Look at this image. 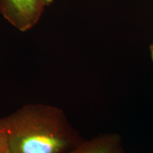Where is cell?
<instances>
[{
    "mask_svg": "<svg viewBox=\"0 0 153 153\" xmlns=\"http://www.w3.org/2000/svg\"><path fill=\"white\" fill-rule=\"evenodd\" d=\"M54 1L55 0H43L45 7H49V6H51L53 2H54Z\"/></svg>",
    "mask_w": 153,
    "mask_h": 153,
    "instance_id": "5b68a950",
    "label": "cell"
},
{
    "mask_svg": "<svg viewBox=\"0 0 153 153\" xmlns=\"http://www.w3.org/2000/svg\"><path fill=\"white\" fill-rule=\"evenodd\" d=\"M43 0H0V13L15 28L26 32L33 28L44 12Z\"/></svg>",
    "mask_w": 153,
    "mask_h": 153,
    "instance_id": "7a4b0ae2",
    "label": "cell"
},
{
    "mask_svg": "<svg viewBox=\"0 0 153 153\" xmlns=\"http://www.w3.org/2000/svg\"><path fill=\"white\" fill-rule=\"evenodd\" d=\"M7 148V137L2 130L0 129V153H4Z\"/></svg>",
    "mask_w": 153,
    "mask_h": 153,
    "instance_id": "277c9868",
    "label": "cell"
},
{
    "mask_svg": "<svg viewBox=\"0 0 153 153\" xmlns=\"http://www.w3.org/2000/svg\"><path fill=\"white\" fill-rule=\"evenodd\" d=\"M66 153H123L118 134H104L82 142Z\"/></svg>",
    "mask_w": 153,
    "mask_h": 153,
    "instance_id": "3957f363",
    "label": "cell"
},
{
    "mask_svg": "<svg viewBox=\"0 0 153 153\" xmlns=\"http://www.w3.org/2000/svg\"><path fill=\"white\" fill-rule=\"evenodd\" d=\"M10 153H66L82 143L63 111L28 104L0 118Z\"/></svg>",
    "mask_w": 153,
    "mask_h": 153,
    "instance_id": "6da1fadb",
    "label": "cell"
},
{
    "mask_svg": "<svg viewBox=\"0 0 153 153\" xmlns=\"http://www.w3.org/2000/svg\"><path fill=\"white\" fill-rule=\"evenodd\" d=\"M4 153H10V152H9V150H8V148H7V150H6V151H5V152H4Z\"/></svg>",
    "mask_w": 153,
    "mask_h": 153,
    "instance_id": "52a82bcc",
    "label": "cell"
},
{
    "mask_svg": "<svg viewBox=\"0 0 153 153\" xmlns=\"http://www.w3.org/2000/svg\"><path fill=\"white\" fill-rule=\"evenodd\" d=\"M150 53H151V55H152V59L153 61V42H152V45H150Z\"/></svg>",
    "mask_w": 153,
    "mask_h": 153,
    "instance_id": "8992f818",
    "label": "cell"
}]
</instances>
